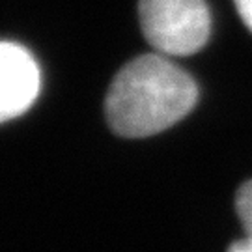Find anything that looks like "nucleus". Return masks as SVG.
Masks as SVG:
<instances>
[{"mask_svg": "<svg viewBox=\"0 0 252 252\" xmlns=\"http://www.w3.org/2000/svg\"><path fill=\"white\" fill-rule=\"evenodd\" d=\"M140 27L164 56H189L207 43L211 15L206 0H140Z\"/></svg>", "mask_w": 252, "mask_h": 252, "instance_id": "2", "label": "nucleus"}, {"mask_svg": "<svg viewBox=\"0 0 252 252\" xmlns=\"http://www.w3.org/2000/svg\"><path fill=\"white\" fill-rule=\"evenodd\" d=\"M234 2L239 17L245 23V27L252 32V0H234Z\"/></svg>", "mask_w": 252, "mask_h": 252, "instance_id": "5", "label": "nucleus"}, {"mask_svg": "<svg viewBox=\"0 0 252 252\" xmlns=\"http://www.w3.org/2000/svg\"><path fill=\"white\" fill-rule=\"evenodd\" d=\"M41 86L39 67L25 47L0 41V124L25 114Z\"/></svg>", "mask_w": 252, "mask_h": 252, "instance_id": "3", "label": "nucleus"}, {"mask_svg": "<svg viewBox=\"0 0 252 252\" xmlns=\"http://www.w3.org/2000/svg\"><path fill=\"white\" fill-rule=\"evenodd\" d=\"M237 215L245 228V237L252 243V180L241 185L235 196Z\"/></svg>", "mask_w": 252, "mask_h": 252, "instance_id": "4", "label": "nucleus"}, {"mask_svg": "<svg viewBox=\"0 0 252 252\" xmlns=\"http://www.w3.org/2000/svg\"><path fill=\"white\" fill-rule=\"evenodd\" d=\"M198 86L164 54H144L126 63L105 99L110 129L120 136L142 138L161 133L189 114Z\"/></svg>", "mask_w": 252, "mask_h": 252, "instance_id": "1", "label": "nucleus"}, {"mask_svg": "<svg viewBox=\"0 0 252 252\" xmlns=\"http://www.w3.org/2000/svg\"><path fill=\"white\" fill-rule=\"evenodd\" d=\"M228 252H252V243L247 239V237H243V239L234 241V243L230 245Z\"/></svg>", "mask_w": 252, "mask_h": 252, "instance_id": "6", "label": "nucleus"}]
</instances>
